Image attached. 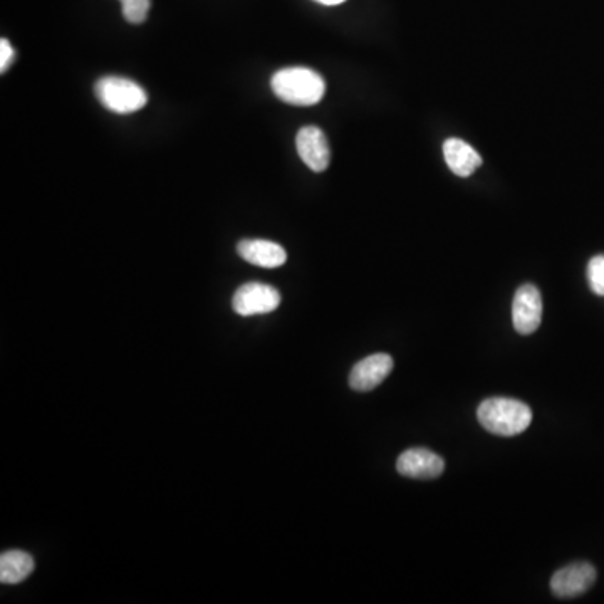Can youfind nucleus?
Segmentation results:
<instances>
[{
	"label": "nucleus",
	"mask_w": 604,
	"mask_h": 604,
	"mask_svg": "<svg viewBox=\"0 0 604 604\" xmlns=\"http://www.w3.org/2000/svg\"><path fill=\"white\" fill-rule=\"evenodd\" d=\"M14 59V49H12L11 42L2 39L0 41V71L6 73V69L9 68V64Z\"/></svg>",
	"instance_id": "2eb2a0df"
},
{
	"label": "nucleus",
	"mask_w": 604,
	"mask_h": 604,
	"mask_svg": "<svg viewBox=\"0 0 604 604\" xmlns=\"http://www.w3.org/2000/svg\"><path fill=\"white\" fill-rule=\"evenodd\" d=\"M96 98L106 110L118 115H130L145 108L148 96L140 84L120 76H106L96 83Z\"/></svg>",
	"instance_id": "7ed1b4c3"
},
{
	"label": "nucleus",
	"mask_w": 604,
	"mask_h": 604,
	"mask_svg": "<svg viewBox=\"0 0 604 604\" xmlns=\"http://www.w3.org/2000/svg\"><path fill=\"white\" fill-rule=\"evenodd\" d=\"M34 559L24 551H7L0 556V581L2 584H19L31 576Z\"/></svg>",
	"instance_id": "f8f14e48"
},
{
	"label": "nucleus",
	"mask_w": 604,
	"mask_h": 604,
	"mask_svg": "<svg viewBox=\"0 0 604 604\" xmlns=\"http://www.w3.org/2000/svg\"><path fill=\"white\" fill-rule=\"evenodd\" d=\"M277 98L294 106L318 105L326 93V83L316 71L308 68H286L271 79Z\"/></svg>",
	"instance_id": "f03ea898"
},
{
	"label": "nucleus",
	"mask_w": 604,
	"mask_h": 604,
	"mask_svg": "<svg viewBox=\"0 0 604 604\" xmlns=\"http://www.w3.org/2000/svg\"><path fill=\"white\" fill-rule=\"evenodd\" d=\"M596 569L593 564L574 563L559 569L551 579V591L558 598H576L593 588Z\"/></svg>",
	"instance_id": "423d86ee"
},
{
	"label": "nucleus",
	"mask_w": 604,
	"mask_h": 604,
	"mask_svg": "<svg viewBox=\"0 0 604 604\" xmlns=\"http://www.w3.org/2000/svg\"><path fill=\"white\" fill-rule=\"evenodd\" d=\"M512 321L519 334L536 333L542 321V296L532 284L519 287L512 302Z\"/></svg>",
	"instance_id": "39448f33"
},
{
	"label": "nucleus",
	"mask_w": 604,
	"mask_h": 604,
	"mask_svg": "<svg viewBox=\"0 0 604 604\" xmlns=\"http://www.w3.org/2000/svg\"><path fill=\"white\" fill-rule=\"evenodd\" d=\"M237 252L244 261L254 266L276 269L286 264V250L271 240L247 239L237 245Z\"/></svg>",
	"instance_id": "9d476101"
},
{
	"label": "nucleus",
	"mask_w": 604,
	"mask_h": 604,
	"mask_svg": "<svg viewBox=\"0 0 604 604\" xmlns=\"http://www.w3.org/2000/svg\"><path fill=\"white\" fill-rule=\"evenodd\" d=\"M150 0H121V11L123 17L131 24H141L146 21L150 12Z\"/></svg>",
	"instance_id": "ddd939ff"
},
{
	"label": "nucleus",
	"mask_w": 604,
	"mask_h": 604,
	"mask_svg": "<svg viewBox=\"0 0 604 604\" xmlns=\"http://www.w3.org/2000/svg\"><path fill=\"white\" fill-rule=\"evenodd\" d=\"M297 153L313 172H324L331 162L328 138L318 126H304L296 136Z\"/></svg>",
	"instance_id": "6e6552de"
},
{
	"label": "nucleus",
	"mask_w": 604,
	"mask_h": 604,
	"mask_svg": "<svg viewBox=\"0 0 604 604\" xmlns=\"http://www.w3.org/2000/svg\"><path fill=\"white\" fill-rule=\"evenodd\" d=\"M480 425L499 437H516L532 423V410L512 398H489L477 410Z\"/></svg>",
	"instance_id": "f257e3e1"
},
{
	"label": "nucleus",
	"mask_w": 604,
	"mask_h": 604,
	"mask_svg": "<svg viewBox=\"0 0 604 604\" xmlns=\"http://www.w3.org/2000/svg\"><path fill=\"white\" fill-rule=\"evenodd\" d=\"M281 304V294L276 287L261 284V282H249L240 286L235 291L232 299V308L239 316H256V314H269L276 311Z\"/></svg>",
	"instance_id": "20e7f679"
},
{
	"label": "nucleus",
	"mask_w": 604,
	"mask_h": 604,
	"mask_svg": "<svg viewBox=\"0 0 604 604\" xmlns=\"http://www.w3.org/2000/svg\"><path fill=\"white\" fill-rule=\"evenodd\" d=\"M588 281L594 294L604 296V256H596L589 261Z\"/></svg>",
	"instance_id": "4468645a"
},
{
	"label": "nucleus",
	"mask_w": 604,
	"mask_h": 604,
	"mask_svg": "<svg viewBox=\"0 0 604 604\" xmlns=\"http://www.w3.org/2000/svg\"><path fill=\"white\" fill-rule=\"evenodd\" d=\"M443 157H445L448 168L457 177H470L482 165L479 151H475L474 146H470L469 143H465L459 138H448L443 143Z\"/></svg>",
	"instance_id": "9b49d317"
},
{
	"label": "nucleus",
	"mask_w": 604,
	"mask_h": 604,
	"mask_svg": "<svg viewBox=\"0 0 604 604\" xmlns=\"http://www.w3.org/2000/svg\"><path fill=\"white\" fill-rule=\"evenodd\" d=\"M443 469L442 457L428 448H408L396 460V470L410 479H437Z\"/></svg>",
	"instance_id": "0eeeda50"
},
{
	"label": "nucleus",
	"mask_w": 604,
	"mask_h": 604,
	"mask_svg": "<svg viewBox=\"0 0 604 604\" xmlns=\"http://www.w3.org/2000/svg\"><path fill=\"white\" fill-rule=\"evenodd\" d=\"M316 2L323 6H339V4H343L344 0H316Z\"/></svg>",
	"instance_id": "dca6fc26"
},
{
	"label": "nucleus",
	"mask_w": 604,
	"mask_h": 604,
	"mask_svg": "<svg viewBox=\"0 0 604 604\" xmlns=\"http://www.w3.org/2000/svg\"><path fill=\"white\" fill-rule=\"evenodd\" d=\"M393 370V358L386 353H376L356 363L349 375V386L355 391H371L385 381Z\"/></svg>",
	"instance_id": "1a4fd4ad"
}]
</instances>
